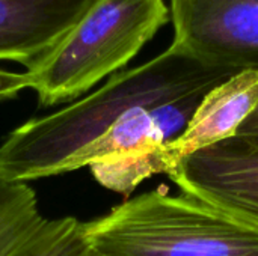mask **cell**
Segmentation results:
<instances>
[{
  "label": "cell",
  "instance_id": "6da1fadb",
  "mask_svg": "<svg viewBox=\"0 0 258 256\" xmlns=\"http://www.w3.org/2000/svg\"><path fill=\"white\" fill-rule=\"evenodd\" d=\"M236 72L171 44L151 60L113 74L85 98L12 130L0 143V177L29 184L79 170L88 166L92 148L132 110L207 94Z\"/></svg>",
  "mask_w": 258,
  "mask_h": 256
},
{
  "label": "cell",
  "instance_id": "7a4b0ae2",
  "mask_svg": "<svg viewBox=\"0 0 258 256\" xmlns=\"http://www.w3.org/2000/svg\"><path fill=\"white\" fill-rule=\"evenodd\" d=\"M83 237L88 249L109 256H258V228L166 189L83 223Z\"/></svg>",
  "mask_w": 258,
  "mask_h": 256
},
{
  "label": "cell",
  "instance_id": "3957f363",
  "mask_svg": "<svg viewBox=\"0 0 258 256\" xmlns=\"http://www.w3.org/2000/svg\"><path fill=\"white\" fill-rule=\"evenodd\" d=\"M165 0H92L57 44L30 69L41 106L76 101L119 72L169 21Z\"/></svg>",
  "mask_w": 258,
  "mask_h": 256
},
{
  "label": "cell",
  "instance_id": "277c9868",
  "mask_svg": "<svg viewBox=\"0 0 258 256\" xmlns=\"http://www.w3.org/2000/svg\"><path fill=\"white\" fill-rule=\"evenodd\" d=\"M172 45L237 71L258 69V0H169Z\"/></svg>",
  "mask_w": 258,
  "mask_h": 256
},
{
  "label": "cell",
  "instance_id": "5b68a950",
  "mask_svg": "<svg viewBox=\"0 0 258 256\" xmlns=\"http://www.w3.org/2000/svg\"><path fill=\"white\" fill-rule=\"evenodd\" d=\"M168 177L184 195L258 228V146L236 136L181 160Z\"/></svg>",
  "mask_w": 258,
  "mask_h": 256
},
{
  "label": "cell",
  "instance_id": "8992f818",
  "mask_svg": "<svg viewBox=\"0 0 258 256\" xmlns=\"http://www.w3.org/2000/svg\"><path fill=\"white\" fill-rule=\"evenodd\" d=\"M83 222L47 217L27 183L0 177V256H80Z\"/></svg>",
  "mask_w": 258,
  "mask_h": 256
},
{
  "label": "cell",
  "instance_id": "52a82bcc",
  "mask_svg": "<svg viewBox=\"0 0 258 256\" xmlns=\"http://www.w3.org/2000/svg\"><path fill=\"white\" fill-rule=\"evenodd\" d=\"M258 106V69H242L210 89L186 128L160 149L168 175L189 155L236 136Z\"/></svg>",
  "mask_w": 258,
  "mask_h": 256
},
{
  "label": "cell",
  "instance_id": "ba28073f",
  "mask_svg": "<svg viewBox=\"0 0 258 256\" xmlns=\"http://www.w3.org/2000/svg\"><path fill=\"white\" fill-rule=\"evenodd\" d=\"M92 0H0V60L36 65Z\"/></svg>",
  "mask_w": 258,
  "mask_h": 256
},
{
  "label": "cell",
  "instance_id": "9c48e42d",
  "mask_svg": "<svg viewBox=\"0 0 258 256\" xmlns=\"http://www.w3.org/2000/svg\"><path fill=\"white\" fill-rule=\"evenodd\" d=\"M24 89H29V77L26 72L0 68V101L15 98Z\"/></svg>",
  "mask_w": 258,
  "mask_h": 256
},
{
  "label": "cell",
  "instance_id": "30bf717a",
  "mask_svg": "<svg viewBox=\"0 0 258 256\" xmlns=\"http://www.w3.org/2000/svg\"><path fill=\"white\" fill-rule=\"evenodd\" d=\"M236 137L246 142V143L258 146V106L257 109L254 110V113L237 130Z\"/></svg>",
  "mask_w": 258,
  "mask_h": 256
},
{
  "label": "cell",
  "instance_id": "8fae6325",
  "mask_svg": "<svg viewBox=\"0 0 258 256\" xmlns=\"http://www.w3.org/2000/svg\"><path fill=\"white\" fill-rule=\"evenodd\" d=\"M80 256H109V255H103V253H98V252H94V250H91V249H85L83 250V253Z\"/></svg>",
  "mask_w": 258,
  "mask_h": 256
}]
</instances>
